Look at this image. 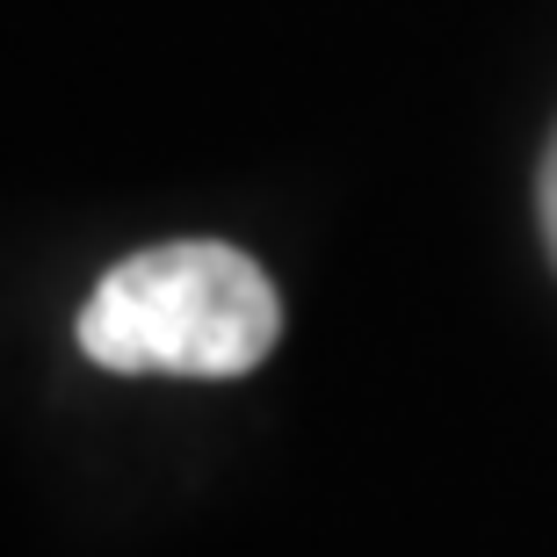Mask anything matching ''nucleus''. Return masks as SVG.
<instances>
[{"mask_svg": "<svg viewBox=\"0 0 557 557\" xmlns=\"http://www.w3.org/2000/svg\"><path fill=\"white\" fill-rule=\"evenodd\" d=\"M536 218H543V247H550V269H557V131L543 145V166H536Z\"/></svg>", "mask_w": 557, "mask_h": 557, "instance_id": "2", "label": "nucleus"}, {"mask_svg": "<svg viewBox=\"0 0 557 557\" xmlns=\"http://www.w3.org/2000/svg\"><path fill=\"white\" fill-rule=\"evenodd\" d=\"M283 333V297L225 239H166L95 283L81 348L109 376H247Z\"/></svg>", "mask_w": 557, "mask_h": 557, "instance_id": "1", "label": "nucleus"}]
</instances>
